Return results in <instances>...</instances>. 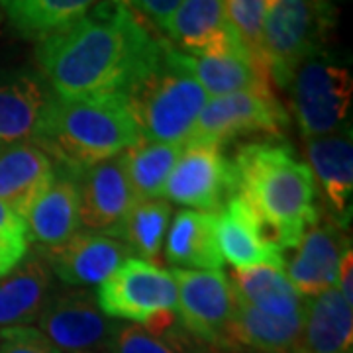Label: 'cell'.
I'll return each mask as SVG.
<instances>
[{"instance_id": "obj_21", "label": "cell", "mask_w": 353, "mask_h": 353, "mask_svg": "<svg viewBox=\"0 0 353 353\" xmlns=\"http://www.w3.org/2000/svg\"><path fill=\"white\" fill-rule=\"evenodd\" d=\"M353 310L336 287L304 299L301 336L289 353H352Z\"/></svg>"}, {"instance_id": "obj_18", "label": "cell", "mask_w": 353, "mask_h": 353, "mask_svg": "<svg viewBox=\"0 0 353 353\" xmlns=\"http://www.w3.org/2000/svg\"><path fill=\"white\" fill-rule=\"evenodd\" d=\"M51 97L53 92L41 73L0 75V143L32 141Z\"/></svg>"}, {"instance_id": "obj_13", "label": "cell", "mask_w": 353, "mask_h": 353, "mask_svg": "<svg viewBox=\"0 0 353 353\" xmlns=\"http://www.w3.org/2000/svg\"><path fill=\"white\" fill-rule=\"evenodd\" d=\"M352 248L340 222L318 220L294 245V252L285 259V275L303 296H316L338 285V269L343 252Z\"/></svg>"}, {"instance_id": "obj_14", "label": "cell", "mask_w": 353, "mask_h": 353, "mask_svg": "<svg viewBox=\"0 0 353 353\" xmlns=\"http://www.w3.org/2000/svg\"><path fill=\"white\" fill-rule=\"evenodd\" d=\"M51 273L67 287L87 289L101 285L134 253L118 238L99 232H77L59 248L41 250Z\"/></svg>"}, {"instance_id": "obj_30", "label": "cell", "mask_w": 353, "mask_h": 353, "mask_svg": "<svg viewBox=\"0 0 353 353\" xmlns=\"http://www.w3.org/2000/svg\"><path fill=\"white\" fill-rule=\"evenodd\" d=\"M214 345L192 338L179 320L157 332H150L139 324H122L116 330L108 353H222Z\"/></svg>"}, {"instance_id": "obj_4", "label": "cell", "mask_w": 353, "mask_h": 353, "mask_svg": "<svg viewBox=\"0 0 353 353\" xmlns=\"http://www.w3.org/2000/svg\"><path fill=\"white\" fill-rule=\"evenodd\" d=\"M122 97L141 139L183 145L210 99L185 67L181 51L165 38L152 61L128 85Z\"/></svg>"}, {"instance_id": "obj_19", "label": "cell", "mask_w": 353, "mask_h": 353, "mask_svg": "<svg viewBox=\"0 0 353 353\" xmlns=\"http://www.w3.org/2000/svg\"><path fill=\"white\" fill-rule=\"evenodd\" d=\"M308 167L318 181L334 214L350 216L353 194V139L352 128H340L326 136L306 138Z\"/></svg>"}, {"instance_id": "obj_20", "label": "cell", "mask_w": 353, "mask_h": 353, "mask_svg": "<svg viewBox=\"0 0 353 353\" xmlns=\"http://www.w3.org/2000/svg\"><path fill=\"white\" fill-rule=\"evenodd\" d=\"M53 290L48 261L41 253H28L22 263L0 277V330L38 322Z\"/></svg>"}, {"instance_id": "obj_5", "label": "cell", "mask_w": 353, "mask_h": 353, "mask_svg": "<svg viewBox=\"0 0 353 353\" xmlns=\"http://www.w3.org/2000/svg\"><path fill=\"white\" fill-rule=\"evenodd\" d=\"M334 22L332 0H267L263 43L271 83L285 90L294 69L322 51Z\"/></svg>"}, {"instance_id": "obj_24", "label": "cell", "mask_w": 353, "mask_h": 353, "mask_svg": "<svg viewBox=\"0 0 353 353\" xmlns=\"http://www.w3.org/2000/svg\"><path fill=\"white\" fill-rule=\"evenodd\" d=\"M304 310L294 316H271L248 304L236 292V308L228 328L226 347H245L255 353H289L296 343Z\"/></svg>"}, {"instance_id": "obj_16", "label": "cell", "mask_w": 353, "mask_h": 353, "mask_svg": "<svg viewBox=\"0 0 353 353\" xmlns=\"http://www.w3.org/2000/svg\"><path fill=\"white\" fill-rule=\"evenodd\" d=\"M218 218V245L224 261L234 269L253 265H285V253L269 240L263 224L240 194H232Z\"/></svg>"}, {"instance_id": "obj_3", "label": "cell", "mask_w": 353, "mask_h": 353, "mask_svg": "<svg viewBox=\"0 0 353 353\" xmlns=\"http://www.w3.org/2000/svg\"><path fill=\"white\" fill-rule=\"evenodd\" d=\"M139 138L138 124L122 94L87 99L53 94L32 143L73 173L120 155Z\"/></svg>"}, {"instance_id": "obj_2", "label": "cell", "mask_w": 353, "mask_h": 353, "mask_svg": "<svg viewBox=\"0 0 353 353\" xmlns=\"http://www.w3.org/2000/svg\"><path fill=\"white\" fill-rule=\"evenodd\" d=\"M234 192L252 206L269 240L292 250L320 220L316 181L289 143L261 139L243 145L232 161Z\"/></svg>"}, {"instance_id": "obj_27", "label": "cell", "mask_w": 353, "mask_h": 353, "mask_svg": "<svg viewBox=\"0 0 353 353\" xmlns=\"http://www.w3.org/2000/svg\"><path fill=\"white\" fill-rule=\"evenodd\" d=\"M181 59L210 99L243 90H273L271 79L248 55H187Z\"/></svg>"}, {"instance_id": "obj_7", "label": "cell", "mask_w": 353, "mask_h": 353, "mask_svg": "<svg viewBox=\"0 0 353 353\" xmlns=\"http://www.w3.org/2000/svg\"><path fill=\"white\" fill-rule=\"evenodd\" d=\"M97 303L112 320L145 326L155 318L175 312L176 281L171 271L130 257L99 285Z\"/></svg>"}, {"instance_id": "obj_1", "label": "cell", "mask_w": 353, "mask_h": 353, "mask_svg": "<svg viewBox=\"0 0 353 353\" xmlns=\"http://www.w3.org/2000/svg\"><path fill=\"white\" fill-rule=\"evenodd\" d=\"M161 39L118 0H102L75 24L39 39L36 59L59 99L122 94Z\"/></svg>"}, {"instance_id": "obj_32", "label": "cell", "mask_w": 353, "mask_h": 353, "mask_svg": "<svg viewBox=\"0 0 353 353\" xmlns=\"http://www.w3.org/2000/svg\"><path fill=\"white\" fill-rule=\"evenodd\" d=\"M30 250L26 220L0 201V277L24 261Z\"/></svg>"}, {"instance_id": "obj_22", "label": "cell", "mask_w": 353, "mask_h": 353, "mask_svg": "<svg viewBox=\"0 0 353 353\" xmlns=\"http://www.w3.org/2000/svg\"><path fill=\"white\" fill-rule=\"evenodd\" d=\"M28 240L36 241L41 250L59 248L81 232L79 190L69 171H57L50 189L46 190L26 214Z\"/></svg>"}, {"instance_id": "obj_8", "label": "cell", "mask_w": 353, "mask_h": 353, "mask_svg": "<svg viewBox=\"0 0 353 353\" xmlns=\"http://www.w3.org/2000/svg\"><path fill=\"white\" fill-rule=\"evenodd\" d=\"M120 320L102 312L88 289L53 290L38 318V330L63 353H108Z\"/></svg>"}, {"instance_id": "obj_9", "label": "cell", "mask_w": 353, "mask_h": 353, "mask_svg": "<svg viewBox=\"0 0 353 353\" xmlns=\"http://www.w3.org/2000/svg\"><path fill=\"white\" fill-rule=\"evenodd\" d=\"M289 124V112L273 90H243L208 99L185 143L224 145L250 134H279Z\"/></svg>"}, {"instance_id": "obj_23", "label": "cell", "mask_w": 353, "mask_h": 353, "mask_svg": "<svg viewBox=\"0 0 353 353\" xmlns=\"http://www.w3.org/2000/svg\"><path fill=\"white\" fill-rule=\"evenodd\" d=\"M167 261L176 269L216 271L224 267L218 245V218L212 212L181 210L167 232Z\"/></svg>"}, {"instance_id": "obj_36", "label": "cell", "mask_w": 353, "mask_h": 353, "mask_svg": "<svg viewBox=\"0 0 353 353\" xmlns=\"http://www.w3.org/2000/svg\"><path fill=\"white\" fill-rule=\"evenodd\" d=\"M0 16H2V14H0Z\"/></svg>"}, {"instance_id": "obj_33", "label": "cell", "mask_w": 353, "mask_h": 353, "mask_svg": "<svg viewBox=\"0 0 353 353\" xmlns=\"http://www.w3.org/2000/svg\"><path fill=\"white\" fill-rule=\"evenodd\" d=\"M139 24L165 38L169 22L183 0H118Z\"/></svg>"}, {"instance_id": "obj_11", "label": "cell", "mask_w": 353, "mask_h": 353, "mask_svg": "<svg viewBox=\"0 0 353 353\" xmlns=\"http://www.w3.org/2000/svg\"><path fill=\"white\" fill-rule=\"evenodd\" d=\"M234 194L232 163L214 143H185L161 199L216 214Z\"/></svg>"}, {"instance_id": "obj_25", "label": "cell", "mask_w": 353, "mask_h": 353, "mask_svg": "<svg viewBox=\"0 0 353 353\" xmlns=\"http://www.w3.org/2000/svg\"><path fill=\"white\" fill-rule=\"evenodd\" d=\"M228 277L238 296L265 314L285 318L304 310V299L290 285L283 267L253 265L234 269Z\"/></svg>"}, {"instance_id": "obj_17", "label": "cell", "mask_w": 353, "mask_h": 353, "mask_svg": "<svg viewBox=\"0 0 353 353\" xmlns=\"http://www.w3.org/2000/svg\"><path fill=\"white\" fill-rule=\"evenodd\" d=\"M53 176V161L32 141L0 143V201L16 214L26 218Z\"/></svg>"}, {"instance_id": "obj_6", "label": "cell", "mask_w": 353, "mask_h": 353, "mask_svg": "<svg viewBox=\"0 0 353 353\" xmlns=\"http://www.w3.org/2000/svg\"><path fill=\"white\" fill-rule=\"evenodd\" d=\"M285 90L304 139L326 136L345 126L353 99L352 73L324 50L306 57L294 69Z\"/></svg>"}, {"instance_id": "obj_15", "label": "cell", "mask_w": 353, "mask_h": 353, "mask_svg": "<svg viewBox=\"0 0 353 353\" xmlns=\"http://www.w3.org/2000/svg\"><path fill=\"white\" fill-rule=\"evenodd\" d=\"M165 39L187 55H248L230 24L224 0H183ZM250 57V55H248Z\"/></svg>"}, {"instance_id": "obj_37", "label": "cell", "mask_w": 353, "mask_h": 353, "mask_svg": "<svg viewBox=\"0 0 353 353\" xmlns=\"http://www.w3.org/2000/svg\"><path fill=\"white\" fill-rule=\"evenodd\" d=\"M222 353H224V352H222Z\"/></svg>"}, {"instance_id": "obj_29", "label": "cell", "mask_w": 353, "mask_h": 353, "mask_svg": "<svg viewBox=\"0 0 353 353\" xmlns=\"http://www.w3.org/2000/svg\"><path fill=\"white\" fill-rule=\"evenodd\" d=\"M173 206L165 199L138 201L128 212L116 238L126 243L130 252L143 261H155L161 255L163 240L171 224Z\"/></svg>"}, {"instance_id": "obj_34", "label": "cell", "mask_w": 353, "mask_h": 353, "mask_svg": "<svg viewBox=\"0 0 353 353\" xmlns=\"http://www.w3.org/2000/svg\"><path fill=\"white\" fill-rule=\"evenodd\" d=\"M0 353H63L38 328L14 326L0 330Z\"/></svg>"}, {"instance_id": "obj_12", "label": "cell", "mask_w": 353, "mask_h": 353, "mask_svg": "<svg viewBox=\"0 0 353 353\" xmlns=\"http://www.w3.org/2000/svg\"><path fill=\"white\" fill-rule=\"evenodd\" d=\"M71 173V171H69ZM79 190L81 226L116 238L128 212L136 206L122 157L116 155L71 173Z\"/></svg>"}, {"instance_id": "obj_28", "label": "cell", "mask_w": 353, "mask_h": 353, "mask_svg": "<svg viewBox=\"0 0 353 353\" xmlns=\"http://www.w3.org/2000/svg\"><path fill=\"white\" fill-rule=\"evenodd\" d=\"M183 143H163L139 138L132 148L120 153L128 181L138 201L161 199L165 183L181 157Z\"/></svg>"}, {"instance_id": "obj_31", "label": "cell", "mask_w": 353, "mask_h": 353, "mask_svg": "<svg viewBox=\"0 0 353 353\" xmlns=\"http://www.w3.org/2000/svg\"><path fill=\"white\" fill-rule=\"evenodd\" d=\"M224 4H226L228 20L234 28V32L238 34L245 53L250 55V59L259 71L269 75L263 43V20L267 0H224Z\"/></svg>"}, {"instance_id": "obj_10", "label": "cell", "mask_w": 353, "mask_h": 353, "mask_svg": "<svg viewBox=\"0 0 353 353\" xmlns=\"http://www.w3.org/2000/svg\"><path fill=\"white\" fill-rule=\"evenodd\" d=\"M175 314L192 338L228 350V328L236 308V290L222 269L189 271L175 269Z\"/></svg>"}, {"instance_id": "obj_35", "label": "cell", "mask_w": 353, "mask_h": 353, "mask_svg": "<svg viewBox=\"0 0 353 353\" xmlns=\"http://www.w3.org/2000/svg\"><path fill=\"white\" fill-rule=\"evenodd\" d=\"M353 252L352 248H347L343 255H341L340 269H338V285L336 289L340 290L345 303L353 306Z\"/></svg>"}, {"instance_id": "obj_26", "label": "cell", "mask_w": 353, "mask_h": 353, "mask_svg": "<svg viewBox=\"0 0 353 353\" xmlns=\"http://www.w3.org/2000/svg\"><path fill=\"white\" fill-rule=\"evenodd\" d=\"M102 0H0V14L28 39L48 38L75 24Z\"/></svg>"}]
</instances>
